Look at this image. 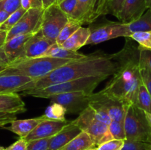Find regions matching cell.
I'll list each match as a JSON object with an SVG mask.
<instances>
[{
  "label": "cell",
  "mask_w": 151,
  "mask_h": 150,
  "mask_svg": "<svg viewBox=\"0 0 151 150\" xmlns=\"http://www.w3.org/2000/svg\"><path fill=\"white\" fill-rule=\"evenodd\" d=\"M91 94L85 92L65 93L51 96L48 99L50 102H55L63 106L66 113L80 114L89 106Z\"/></svg>",
  "instance_id": "11"
},
{
  "label": "cell",
  "mask_w": 151,
  "mask_h": 150,
  "mask_svg": "<svg viewBox=\"0 0 151 150\" xmlns=\"http://www.w3.org/2000/svg\"><path fill=\"white\" fill-rule=\"evenodd\" d=\"M91 35V29L81 26L70 38H68L62 46L67 49L78 51L83 46H86V43Z\"/></svg>",
  "instance_id": "21"
},
{
  "label": "cell",
  "mask_w": 151,
  "mask_h": 150,
  "mask_svg": "<svg viewBox=\"0 0 151 150\" xmlns=\"http://www.w3.org/2000/svg\"><path fill=\"white\" fill-rule=\"evenodd\" d=\"M137 43L140 48L151 49V30L148 32H137L129 37Z\"/></svg>",
  "instance_id": "29"
},
{
  "label": "cell",
  "mask_w": 151,
  "mask_h": 150,
  "mask_svg": "<svg viewBox=\"0 0 151 150\" xmlns=\"http://www.w3.org/2000/svg\"><path fill=\"white\" fill-rule=\"evenodd\" d=\"M131 35L127 24L122 22H109L93 30L91 29V35L86 45L98 44L119 37L129 38Z\"/></svg>",
  "instance_id": "9"
},
{
  "label": "cell",
  "mask_w": 151,
  "mask_h": 150,
  "mask_svg": "<svg viewBox=\"0 0 151 150\" xmlns=\"http://www.w3.org/2000/svg\"><path fill=\"white\" fill-rule=\"evenodd\" d=\"M139 49V65L141 66H147L151 70V49L140 48Z\"/></svg>",
  "instance_id": "37"
},
{
  "label": "cell",
  "mask_w": 151,
  "mask_h": 150,
  "mask_svg": "<svg viewBox=\"0 0 151 150\" xmlns=\"http://www.w3.org/2000/svg\"><path fill=\"white\" fill-rule=\"evenodd\" d=\"M20 7H22L21 0H2L0 1V9L10 14L14 13Z\"/></svg>",
  "instance_id": "34"
},
{
  "label": "cell",
  "mask_w": 151,
  "mask_h": 150,
  "mask_svg": "<svg viewBox=\"0 0 151 150\" xmlns=\"http://www.w3.org/2000/svg\"><path fill=\"white\" fill-rule=\"evenodd\" d=\"M110 0H97L94 10V20H97L100 16L108 14V7Z\"/></svg>",
  "instance_id": "36"
},
{
  "label": "cell",
  "mask_w": 151,
  "mask_h": 150,
  "mask_svg": "<svg viewBox=\"0 0 151 150\" xmlns=\"http://www.w3.org/2000/svg\"><path fill=\"white\" fill-rule=\"evenodd\" d=\"M147 9H151V0H145Z\"/></svg>",
  "instance_id": "49"
},
{
  "label": "cell",
  "mask_w": 151,
  "mask_h": 150,
  "mask_svg": "<svg viewBox=\"0 0 151 150\" xmlns=\"http://www.w3.org/2000/svg\"><path fill=\"white\" fill-rule=\"evenodd\" d=\"M66 110L63 106L55 102H50V104L46 108L44 116L47 119L56 121H66Z\"/></svg>",
  "instance_id": "25"
},
{
  "label": "cell",
  "mask_w": 151,
  "mask_h": 150,
  "mask_svg": "<svg viewBox=\"0 0 151 150\" xmlns=\"http://www.w3.org/2000/svg\"><path fill=\"white\" fill-rule=\"evenodd\" d=\"M21 5L26 10L32 8H43L41 0H21Z\"/></svg>",
  "instance_id": "41"
},
{
  "label": "cell",
  "mask_w": 151,
  "mask_h": 150,
  "mask_svg": "<svg viewBox=\"0 0 151 150\" xmlns=\"http://www.w3.org/2000/svg\"><path fill=\"white\" fill-rule=\"evenodd\" d=\"M2 1V0H0V1Z\"/></svg>",
  "instance_id": "54"
},
{
  "label": "cell",
  "mask_w": 151,
  "mask_h": 150,
  "mask_svg": "<svg viewBox=\"0 0 151 150\" xmlns=\"http://www.w3.org/2000/svg\"><path fill=\"white\" fill-rule=\"evenodd\" d=\"M109 132L113 139L118 140H126L124 123L116 121H111L110 124L109 125Z\"/></svg>",
  "instance_id": "30"
},
{
  "label": "cell",
  "mask_w": 151,
  "mask_h": 150,
  "mask_svg": "<svg viewBox=\"0 0 151 150\" xmlns=\"http://www.w3.org/2000/svg\"><path fill=\"white\" fill-rule=\"evenodd\" d=\"M86 150H97V146H92V147H90V148L87 149Z\"/></svg>",
  "instance_id": "50"
},
{
  "label": "cell",
  "mask_w": 151,
  "mask_h": 150,
  "mask_svg": "<svg viewBox=\"0 0 151 150\" xmlns=\"http://www.w3.org/2000/svg\"><path fill=\"white\" fill-rule=\"evenodd\" d=\"M122 57V50L115 54L98 51L87 54L81 60H71L41 79L32 80L25 86L23 91L89 76H113L120 67Z\"/></svg>",
  "instance_id": "1"
},
{
  "label": "cell",
  "mask_w": 151,
  "mask_h": 150,
  "mask_svg": "<svg viewBox=\"0 0 151 150\" xmlns=\"http://www.w3.org/2000/svg\"><path fill=\"white\" fill-rule=\"evenodd\" d=\"M26 12V10H24L22 7H20L14 13H11L10 16L7 18V20L0 25V30L7 31V32L10 31L19 22V21L22 19V17L24 15Z\"/></svg>",
  "instance_id": "28"
},
{
  "label": "cell",
  "mask_w": 151,
  "mask_h": 150,
  "mask_svg": "<svg viewBox=\"0 0 151 150\" xmlns=\"http://www.w3.org/2000/svg\"><path fill=\"white\" fill-rule=\"evenodd\" d=\"M147 142H148L149 144H150V150H151V135H150V139H149V141H147Z\"/></svg>",
  "instance_id": "51"
},
{
  "label": "cell",
  "mask_w": 151,
  "mask_h": 150,
  "mask_svg": "<svg viewBox=\"0 0 151 150\" xmlns=\"http://www.w3.org/2000/svg\"><path fill=\"white\" fill-rule=\"evenodd\" d=\"M10 64V61H9L8 58L6 56L5 53H4V48L1 47L0 48V65H8Z\"/></svg>",
  "instance_id": "43"
},
{
  "label": "cell",
  "mask_w": 151,
  "mask_h": 150,
  "mask_svg": "<svg viewBox=\"0 0 151 150\" xmlns=\"http://www.w3.org/2000/svg\"><path fill=\"white\" fill-rule=\"evenodd\" d=\"M122 150H150V144L148 142L125 140Z\"/></svg>",
  "instance_id": "33"
},
{
  "label": "cell",
  "mask_w": 151,
  "mask_h": 150,
  "mask_svg": "<svg viewBox=\"0 0 151 150\" xmlns=\"http://www.w3.org/2000/svg\"><path fill=\"white\" fill-rule=\"evenodd\" d=\"M0 25H1V24H0Z\"/></svg>",
  "instance_id": "55"
},
{
  "label": "cell",
  "mask_w": 151,
  "mask_h": 150,
  "mask_svg": "<svg viewBox=\"0 0 151 150\" xmlns=\"http://www.w3.org/2000/svg\"><path fill=\"white\" fill-rule=\"evenodd\" d=\"M44 10L43 8H32L27 10L19 22L7 32V41L17 35L34 34L40 30Z\"/></svg>",
  "instance_id": "10"
},
{
  "label": "cell",
  "mask_w": 151,
  "mask_h": 150,
  "mask_svg": "<svg viewBox=\"0 0 151 150\" xmlns=\"http://www.w3.org/2000/svg\"><path fill=\"white\" fill-rule=\"evenodd\" d=\"M147 10L145 0H125L116 17L123 24H130L139 19Z\"/></svg>",
  "instance_id": "13"
},
{
  "label": "cell",
  "mask_w": 151,
  "mask_h": 150,
  "mask_svg": "<svg viewBox=\"0 0 151 150\" xmlns=\"http://www.w3.org/2000/svg\"><path fill=\"white\" fill-rule=\"evenodd\" d=\"M97 0H78L76 8L70 19L78 21L81 25L94 22V10Z\"/></svg>",
  "instance_id": "18"
},
{
  "label": "cell",
  "mask_w": 151,
  "mask_h": 150,
  "mask_svg": "<svg viewBox=\"0 0 151 150\" xmlns=\"http://www.w3.org/2000/svg\"><path fill=\"white\" fill-rule=\"evenodd\" d=\"M124 144V140L112 139L97 146V150H122Z\"/></svg>",
  "instance_id": "31"
},
{
  "label": "cell",
  "mask_w": 151,
  "mask_h": 150,
  "mask_svg": "<svg viewBox=\"0 0 151 150\" xmlns=\"http://www.w3.org/2000/svg\"><path fill=\"white\" fill-rule=\"evenodd\" d=\"M63 1V0H58V1H57V4H58L59 2H60V1Z\"/></svg>",
  "instance_id": "53"
},
{
  "label": "cell",
  "mask_w": 151,
  "mask_h": 150,
  "mask_svg": "<svg viewBox=\"0 0 151 150\" xmlns=\"http://www.w3.org/2000/svg\"><path fill=\"white\" fill-rule=\"evenodd\" d=\"M32 80L23 75L0 74V94L22 92L25 86Z\"/></svg>",
  "instance_id": "16"
},
{
  "label": "cell",
  "mask_w": 151,
  "mask_h": 150,
  "mask_svg": "<svg viewBox=\"0 0 151 150\" xmlns=\"http://www.w3.org/2000/svg\"><path fill=\"white\" fill-rule=\"evenodd\" d=\"M0 150H5V148L2 147L1 146H0Z\"/></svg>",
  "instance_id": "52"
},
{
  "label": "cell",
  "mask_w": 151,
  "mask_h": 150,
  "mask_svg": "<svg viewBox=\"0 0 151 150\" xmlns=\"http://www.w3.org/2000/svg\"><path fill=\"white\" fill-rule=\"evenodd\" d=\"M107 78V76H89L81 78L39 89L22 91V94L24 96H32L36 98L42 99H48L51 96L65 93L85 92L87 94H93L96 88Z\"/></svg>",
  "instance_id": "4"
},
{
  "label": "cell",
  "mask_w": 151,
  "mask_h": 150,
  "mask_svg": "<svg viewBox=\"0 0 151 150\" xmlns=\"http://www.w3.org/2000/svg\"><path fill=\"white\" fill-rule=\"evenodd\" d=\"M82 25L78 21L69 18V21L67 22L64 27L60 31V34L58 36L57 39H56V44L58 45L61 46L66 40L69 38H70L78 29H79Z\"/></svg>",
  "instance_id": "26"
},
{
  "label": "cell",
  "mask_w": 151,
  "mask_h": 150,
  "mask_svg": "<svg viewBox=\"0 0 151 150\" xmlns=\"http://www.w3.org/2000/svg\"><path fill=\"white\" fill-rule=\"evenodd\" d=\"M7 31L0 30V48L4 46V44H5L6 41H7Z\"/></svg>",
  "instance_id": "44"
},
{
  "label": "cell",
  "mask_w": 151,
  "mask_h": 150,
  "mask_svg": "<svg viewBox=\"0 0 151 150\" xmlns=\"http://www.w3.org/2000/svg\"><path fill=\"white\" fill-rule=\"evenodd\" d=\"M51 138L37 139L27 142V150H47Z\"/></svg>",
  "instance_id": "32"
},
{
  "label": "cell",
  "mask_w": 151,
  "mask_h": 150,
  "mask_svg": "<svg viewBox=\"0 0 151 150\" xmlns=\"http://www.w3.org/2000/svg\"><path fill=\"white\" fill-rule=\"evenodd\" d=\"M69 20V16L60 10L58 4H55L44 9L41 30L44 36L56 43L60 31Z\"/></svg>",
  "instance_id": "7"
},
{
  "label": "cell",
  "mask_w": 151,
  "mask_h": 150,
  "mask_svg": "<svg viewBox=\"0 0 151 150\" xmlns=\"http://www.w3.org/2000/svg\"><path fill=\"white\" fill-rule=\"evenodd\" d=\"M25 111V103L18 93L0 94V112L18 114Z\"/></svg>",
  "instance_id": "19"
},
{
  "label": "cell",
  "mask_w": 151,
  "mask_h": 150,
  "mask_svg": "<svg viewBox=\"0 0 151 150\" xmlns=\"http://www.w3.org/2000/svg\"></svg>",
  "instance_id": "56"
},
{
  "label": "cell",
  "mask_w": 151,
  "mask_h": 150,
  "mask_svg": "<svg viewBox=\"0 0 151 150\" xmlns=\"http://www.w3.org/2000/svg\"><path fill=\"white\" fill-rule=\"evenodd\" d=\"M140 74L143 84L151 96V70L147 66H140Z\"/></svg>",
  "instance_id": "38"
},
{
  "label": "cell",
  "mask_w": 151,
  "mask_h": 150,
  "mask_svg": "<svg viewBox=\"0 0 151 150\" xmlns=\"http://www.w3.org/2000/svg\"><path fill=\"white\" fill-rule=\"evenodd\" d=\"M130 32L132 35L137 32H148L151 30V9L147 11L135 21L127 24Z\"/></svg>",
  "instance_id": "24"
},
{
  "label": "cell",
  "mask_w": 151,
  "mask_h": 150,
  "mask_svg": "<svg viewBox=\"0 0 151 150\" xmlns=\"http://www.w3.org/2000/svg\"><path fill=\"white\" fill-rule=\"evenodd\" d=\"M77 4H78V0H63L58 4L60 10L66 13L69 17H70L76 8Z\"/></svg>",
  "instance_id": "35"
},
{
  "label": "cell",
  "mask_w": 151,
  "mask_h": 150,
  "mask_svg": "<svg viewBox=\"0 0 151 150\" xmlns=\"http://www.w3.org/2000/svg\"><path fill=\"white\" fill-rule=\"evenodd\" d=\"M135 105L146 113H151V96L143 83L139 90Z\"/></svg>",
  "instance_id": "27"
},
{
  "label": "cell",
  "mask_w": 151,
  "mask_h": 150,
  "mask_svg": "<svg viewBox=\"0 0 151 150\" xmlns=\"http://www.w3.org/2000/svg\"><path fill=\"white\" fill-rule=\"evenodd\" d=\"M89 106L94 109H101L107 112L111 121L124 122L128 105L109 96L101 91L93 93Z\"/></svg>",
  "instance_id": "8"
},
{
  "label": "cell",
  "mask_w": 151,
  "mask_h": 150,
  "mask_svg": "<svg viewBox=\"0 0 151 150\" xmlns=\"http://www.w3.org/2000/svg\"><path fill=\"white\" fill-rule=\"evenodd\" d=\"M68 123L69 121L67 120L56 121L46 119L24 138V139L28 142L33 140L52 138L58 133Z\"/></svg>",
  "instance_id": "12"
},
{
  "label": "cell",
  "mask_w": 151,
  "mask_h": 150,
  "mask_svg": "<svg viewBox=\"0 0 151 150\" xmlns=\"http://www.w3.org/2000/svg\"><path fill=\"white\" fill-rule=\"evenodd\" d=\"M55 42L44 35L41 30L32 34L25 46L24 58L41 57Z\"/></svg>",
  "instance_id": "14"
},
{
  "label": "cell",
  "mask_w": 151,
  "mask_h": 150,
  "mask_svg": "<svg viewBox=\"0 0 151 150\" xmlns=\"http://www.w3.org/2000/svg\"><path fill=\"white\" fill-rule=\"evenodd\" d=\"M58 0H41L43 9H46L55 4H57Z\"/></svg>",
  "instance_id": "45"
},
{
  "label": "cell",
  "mask_w": 151,
  "mask_h": 150,
  "mask_svg": "<svg viewBox=\"0 0 151 150\" xmlns=\"http://www.w3.org/2000/svg\"><path fill=\"white\" fill-rule=\"evenodd\" d=\"M8 65H0V74H1L2 71H4L7 69Z\"/></svg>",
  "instance_id": "47"
},
{
  "label": "cell",
  "mask_w": 151,
  "mask_h": 150,
  "mask_svg": "<svg viewBox=\"0 0 151 150\" xmlns=\"http://www.w3.org/2000/svg\"><path fill=\"white\" fill-rule=\"evenodd\" d=\"M126 140L147 142L151 135V126L145 112L134 104H128L124 119Z\"/></svg>",
  "instance_id": "5"
},
{
  "label": "cell",
  "mask_w": 151,
  "mask_h": 150,
  "mask_svg": "<svg viewBox=\"0 0 151 150\" xmlns=\"http://www.w3.org/2000/svg\"><path fill=\"white\" fill-rule=\"evenodd\" d=\"M72 60H63L50 57L23 58L10 63L2 74H20L33 80L41 79L58 68L66 64Z\"/></svg>",
  "instance_id": "3"
},
{
  "label": "cell",
  "mask_w": 151,
  "mask_h": 150,
  "mask_svg": "<svg viewBox=\"0 0 151 150\" xmlns=\"http://www.w3.org/2000/svg\"><path fill=\"white\" fill-rule=\"evenodd\" d=\"M81 132L76 124L69 121L58 133L52 137L47 150H60Z\"/></svg>",
  "instance_id": "17"
},
{
  "label": "cell",
  "mask_w": 151,
  "mask_h": 150,
  "mask_svg": "<svg viewBox=\"0 0 151 150\" xmlns=\"http://www.w3.org/2000/svg\"><path fill=\"white\" fill-rule=\"evenodd\" d=\"M10 13H8L7 12L4 11V10L0 9V24H3L6 20L7 19V18L10 16Z\"/></svg>",
  "instance_id": "46"
},
{
  "label": "cell",
  "mask_w": 151,
  "mask_h": 150,
  "mask_svg": "<svg viewBox=\"0 0 151 150\" xmlns=\"http://www.w3.org/2000/svg\"><path fill=\"white\" fill-rule=\"evenodd\" d=\"M85 56L86 54H81L78 51L67 49L55 43L41 57H50L58 59H63V60H81Z\"/></svg>",
  "instance_id": "22"
},
{
  "label": "cell",
  "mask_w": 151,
  "mask_h": 150,
  "mask_svg": "<svg viewBox=\"0 0 151 150\" xmlns=\"http://www.w3.org/2000/svg\"><path fill=\"white\" fill-rule=\"evenodd\" d=\"M72 122L91 137L96 146L113 139L109 132V125L96 118L94 110L90 106L81 112Z\"/></svg>",
  "instance_id": "6"
},
{
  "label": "cell",
  "mask_w": 151,
  "mask_h": 150,
  "mask_svg": "<svg viewBox=\"0 0 151 150\" xmlns=\"http://www.w3.org/2000/svg\"><path fill=\"white\" fill-rule=\"evenodd\" d=\"M5 150H27V141L24 138H20L10 146L5 148Z\"/></svg>",
  "instance_id": "42"
},
{
  "label": "cell",
  "mask_w": 151,
  "mask_h": 150,
  "mask_svg": "<svg viewBox=\"0 0 151 150\" xmlns=\"http://www.w3.org/2000/svg\"><path fill=\"white\" fill-rule=\"evenodd\" d=\"M122 63L101 91L124 104H136L139 90L142 82L139 66V49L127 40L122 49Z\"/></svg>",
  "instance_id": "2"
},
{
  "label": "cell",
  "mask_w": 151,
  "mask_h": 150,
  "mask_svg": "<svg viewBox=\"0 0 151 150\" xmlns=\"http://www.w3.org/2000/svg\"><path fill=\"white\" fill-rule=\"evenodd\" d=\"M125 0H110L108 7V14H112L115 17L121 10Z\"/></svg>",
  "instance_id": "39"
},
{
  "label": "cell",
  "mask_w": 151,
  "mask_h": 150,
  "mask_svg": "<svg viewBox=\"0 0 151 150\" xmlns=\"http://www.w3.org/2000/svg\"><path fill=\"white\" fill-rule=\"evenodd\" d=\"M145 115H146V118H147V121H148L149 124H150V125L151 126V113H146V112H145Z\"/></svg>",
  "instance_id": "48"
},
{
  "label": "cell",
  "mask_w": 151,
  "mask_h": 150,
  "mask_svg": "<svg viewBox=\"0 0 151 150\" xmlns=\"http://www.w3.org/2000/svg\"><path fill=\"white\" fill-rule=\"evenodd\" d=\"M44 119H46V118L44 117V115L32 119H21V120L16 119L10 124V126L6 127V129L16 134L20 138H24Z\"/></svg>",
  "instance_id": "20"
},
{
  "label": "cell",
  "mask_w": 151,
  "mask_h": 150,
  "mask_svg": "<svg viewBox=\"0 0 151 150\" xmlns=\"http://www.w3.org/2000/svg\"><path fill=\"white\" fill-rule=\"evenodd\" d=\"M16 120V114L6 112H0V128L4 127L6 125L11 124Z\"/></svg>",
  "instance_id": "40"
},
{
  "label": "cell",
  "mask_w": 151,
  "mask_h": 150,
  "mask_svg": "<svg viewBox=\"0 0 151 150\" xmlns=\"http://www.w3.org/2000/svg\"><path fill=\"white\" fill-rule=\"evenodd\" d=\"M32 35L26 34L17 35L6 41L3 48L10 63L24 58L25 46Z\"/></svg>",
  "instance_id": "15"
},
{
  "label": "cell",
  "mask_w": 151,
  "mask_h": 150,
  "mask_svg": "<svg viewBox=\"0 0 151 150\" xmlns=\"http://www.w3.org/2000/svg\"><path fill=\"white\" fill-rule=\"evenodd\" d=\"M96 146L95 143L87 132L82 131L60 150H86Z\"/></svg>",
  "instance_id": "23"
}]
</instances>
